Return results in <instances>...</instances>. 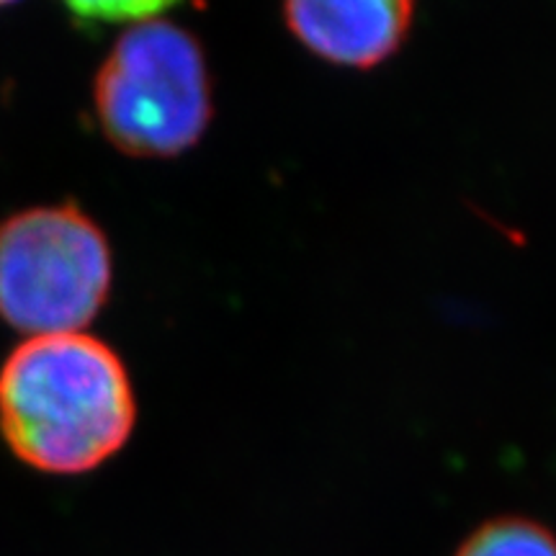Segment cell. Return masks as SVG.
<instances>
[{"instance_id":"cell-6","label":"cell","mask_w":556,"mask_h":556,"mask_svg":"<svg viewBox=\"0 0 556 556\" xmlns=\"http://www.w3.org/2000/svg\"><path fill=\"white\" fill-rule=\"evenodd\" d=\"M73 16L99 24H142L160 18L178 0H62Z\"/></svg>"},{"instance_id":"cell-7","label":"cell","mask_w":556,"mask_h":556,"mask_svg":"<svg viewBox=\"0 0 556 556\" xmlns=\"http://www.w3.org/2000/svg\"><path fill=\"white\" fill-rule=\"evenodd\" d=\"M11 3H18V0H0V9H3V5H11Z\"/></svg>"},{"instance_id":"cell-3","label":"cell","mask_w":556,"mask_h":556,"mask_svg":"<svg viewBox=\"0 0 556 556\" xmlns=\"http://www.w3.org/2000/svg\"><path fill=\"white\" fill-rule=\"evenodd\" d=\"M114 258L101 227L73 204L0 222V319L29 338L83 332L106 307Z\"/></svg>"},{"instance_id":"cell-5","label":"cell","mask_w":556,"mask_h":556,"mask_svg":"<svg viewBox=\"0 0 556 556\" xmlns=\"http://www.w3.org/2000/svg\"><path fill=\"white\" fill-rule=\"evenodd\" d=\"M454 556H556V533L523 516L492 518L475 528Z\"/></svg>"},{"instance_id":"cell-4","label":"cell","mask_w":556,"mask_h":556,"mask_svg":"<svg viewBox=\"0 0 556 556\" xmlns=\"http://www.w3.org/2000/svg\"><path fill=\"white\" fill-rule=\"evenodd\" d=\"M415 0H283L289 31L330 65L371 70L405 45Z\"/></svg>"},{"instance_id":"cell-2","label":"cell","mask_w":556,"mask_h":556,"mask_svg":"<svg viewBox=\"0 0 556 556\" xmlns=\"http://www.w3.org/2000/svg\"><path fill=\"white\" fill-rule=\"evenodd\" d=\"M93 109L103 137L124 155H184L214 111L199 39L165 18L131 24L96 73Z\"/></svg>"},{"instance_id":"cell-1","label":"cell","mask_w":556,"mask_h":556,"mask_svg":"<svg viewBox=\"0 0 556 556\" xmlns=\"http://www.w3.org/2000/svg\"><path fill=\"white\" fill-rule=\"evenodd\" d=\"M135 426L127 366L88 332L29 338L0 368V433L41 475L96 471L127 446Z\"/></svg>"}]
</instances>
